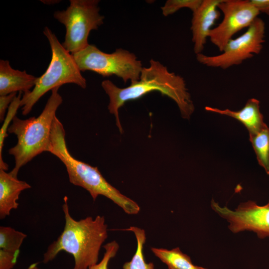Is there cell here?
Instances as JSON below:
<instances>
[{"instance_id":"obj_1","label":"cell","mask_w":269,"mask_h":269,"mask_svg":"<svg viewBox=\"0 0 269 269\" xmlns=\"http://www.w3.org/2000/svg\"><path fill=\"white\" fill-rule=\"evenodd\" d=\"M101 85L109 98V111L115 116L121 134L123 130L119 119V109L126 102L139 99L152 91H158L172 99L184 119H189L194 111L183 78L169 71L166 66L153 59L150 60L148 67L142 68L139 79L126 88H119L109 80H104Z\"/></svg>"},{"instance_id":"obj_2","label":"cell","mask_w":269,"mask_h":269,"mask_svg":"<svg viewBox=\"0 0 269 269\" xmlns=\"http://www.w3.org/2000/svg\"><path fill=\"white\" fill-rule=\"evenodd\" d=\"M63 200L64 229L47 248L42 262L47 264L52 261L64 251L73 256V269H88L98 263L100 249L108 237L105 217L97 215L76 220L70 213L67 197L65 196Z\"/></svg>"},{"instance_id":"obj_3","label":"cell","mask_w":269,"mask_h":269,"mask_svg":"<svg viewBox=\"0 0 269 269\" xmlns=\"http://www.w3.org/2000/svg\"><path fill=\"white\" fill-rule=\"evenodd\" d=\"M48 152L57 157L64 164L70 182L86 190L94 201L99 195H102L129 215L139 213L138 204L110 184L97 167L80 161L71 154L67 147L64 127L56 116L52 125Z\"/></svg>"},{"instance_id":"obj_4","label":"cell","mask_w":269,"mask_h":269,"mask_svg":"<svg viewBox=\"0 0 269 269\" xmlns=\"http://www.w3.org/2000/svg\"><path fill=\"white\" fill-rule=\"evenodd\" d=\"M59 89L58 87L51 90L44 109L37 117L22 120L15 116L8 129L7 132L16 135L17 139L16 145L8 150L15 161L9 172L16 177L21 167L37 155L48 151L52 123L63 102Z\"/></svg>"},{"instance_id":"obj_5","label":"cell","mask_w":269,"mask_h":269,"mask_svg":"<svg viewBox=\"0 0 269 269\" xmlns=\"http://www.w3.org/2000/svg\"><path fill=\"white\" fill-rule=\"evenodd\" d=\"M43 33L47 37L51 48L52 57L45 72L37 78L33 90L24 93L20 107L22 114L27 115L34 105L46 93L56 87L67 83L86 88V80L82 75L73 57L61 44L57 37L47 26Z\"/></svg>"},{"instance_id":"obj_6","label":"cell","mask_w":269,"mask_h":269,"mask_svg":"<svg viewBox=\"0 0 269 269\" xmlns=\"http://www.w3.org/2000/svg\"><path fill=\"white\" fill-rule=\"evenodd\" d=\"M99 2L98 0H70L66 9L54 13V17L66 28L62 44L71 54L87 47L91 31L103 23L104 17L100 13Z\"/></svg>"},{"instance_id":"obj_7","label":"cell","mask_w":269,"mask_h":269,"mask_svg":"<svg viewBox=\"0 0 269 269\" xmlns=\"http://www.w3.org/2000/svg\"><path fill=\"white\" fill-rule=\"evenodd\" d=\"M72 55L81 71H92L104 77L115 75L125 83L138 80L143 68L134 54L122 48L107 53L89 44Z\"/></svg>"},{"instance_id":"obj_8","label":"cell","mask_w":269,"mask_h":269,"mask_svg":"<svg viewBox=\"0 0 269 269\" xmlns=\"http://www.w3.org/2000/svg\"><path fill=\"white\" fill-rule=\"evenodd\" d=\"M265 23L257 17L240 36L231 39L221 54L214 56L196 55L198 62L207 67L226 69L242 64L259 54L265 42Z\"/></svg>"},{"instance_id":"obj_9","label":"cell","mask_w":269,"mask_h":269,"mask_svg":"<svg viewBox=\"0 0 269 269\" xmlns=\"http://www.w3.org/2000/svg\"><path fill=\"white\" fill-rule=\"evenodd\" d=\"M211 207L228 223V228L234 233L244 231L255 233L259 239L269 237V200L259 205L252 200L242 202L234 210L221 206L213 199Z\"/></svg>"},{"instance_id":"obj_10","label":"cell","mask_w":269,"mask_h":269,"mask_svg":"<svg viewBox=\"0 0 269 269\" xmlns=\"http://www.w3.org/2000/svg\"><path fill=\"white\" fill-rule=\"evenodd\" d=\"M218 8L223 18L212 29L209 38L222 52L233 36L242 29L248 28L260 12L251 0H222Z\"/></svg>"},{"instance_id":"obj_11","label":"cell","mask_w":269,"mask_h":269,"mask_svg":"<svg viewBox=\"0 0 269 269\" xmlns=\"http://www.w3.org/2000/svg\"><path fill=\"white\" fill-rule=\"evenodd\" d=\"M222 0H202L199 7L192 12L191 30L196 55L202 53L212 27L220 16L218 5Z\"/></svg>"},{"instance_id":"obj_12","label":"cell","mask_w":269,"mask_h":269,"mask_svg":"<svg viewBox=\"0 0 269 269\" xmlns=\"http://www.w3.org/2000/svg\"><path fill=\"white\" fill-rule=\"evenodd\" d=\"M31 188L26 182L20 180L10 172L0 169V219L9 216L11 210L16 209L17 201L22 191Z\"/></svg>"},{"instance_id":"obj_13","label":"cell","mask_w":269,"mask_h":269,"mask_svg":"<svg viewBox=\"0 0 269 269\" xmlns=\"http://www.w3.org/2000/svg\"><path fill=\"white\" fill-rule=\"evenodd\" d=\"M38 77L24 71L13 69L8 60H0V96L30 91Z\"/></svg>"},{"instance_id":"obj_14","label":"cell","mask_w":269,"mask_h":269,"mask_svg":"<svg viewBox=\"0 0 269 269\" xmlns=\"http://www.w3.org/2000/svg\"><path fill=\"white\" fill-rule=\"evenodd\" d=\"M205 109L237 120L246 127L249 134L256 133L267 126L264 122L263 116L260 110V101L255 98L249 99L244 107L237 111L228 109L220 110L209 106H206Z\"/></svg>"},{"instance_id":"obj_15","label":"cell","mask_w":269,"mask_h":269,"mask_svg":"<svg viewBox=\"0 0 269 269\" xmlns=\"http://www.w3.org/2000/svg\"><path fill=\"white\" fill-rule=\"evenodd\" d=\"M151 251L168 269H207L194 265L190 257L182 253L179 247L171 250L152 247Z\"/></svg>"},{"instance_id":"obj_16","label":"cell","mask_w":269,"mask_h":269,"mask_svg":"<svg viewBox=\"0 0 269 269\" xmlns=\"http://www.w3.org/2000/svg\"><path fill=\"white\" fill-rule=\"evenodd\" d=\"M249 135L258 163L269 175V128L267 126Z\"/></svg>"},{"instance_id":"obj_17","label":"cell","mask_w":269,"mask_h":269,"mask_svg":"<svg viewBox=\"0 0 269 269\" xmlns=\"http://www.w3.org/2000/svg\"><path fill=\"white\" fill-rule=\"evenodd\" d=\"M128 231L134 233L137 242L135 253L131 260L126 262L123 269H154V265L152 262L146 263L143 255V247L146 241L145 231L140 228L131 226Z\"/></svg>"},{"instance_id":"obj_18","label":"cell","mask_w":269,"mask_h":269,"mask_svg":"<svg viewBox=\"0 0 269 269\" xmlns=\"http://www.w3.org/2000/svg\"><path fill=\"white\" fill-rule=\"evenodd\" d=\"M27 235L10 227H0V249L17 252Z\"/></svg>"},{"instance_id":"obj_19","label":"cell","mask_w":269,"mask_h":269,"mask_svg":"<svg viewBox=\"0 0 269 269\" xmlns=\"http://www.w3.org/2000/svg\"><path fill=\"white\" fill-rule=\"evenodd\" d=\"M21 93L19 92L18 95L14 98L10 104L0 130V169L4 171L8 170V165L2 159V151L3 143L5 138L8 136L7 131H8V129L10 126V123L12 121L18 108L20 107V102L22 98Z\"/></svg>"},{"instance_id":"obj_20","label":"cell","mask_w":269,"mask_h":269,"mask_svg":"<svg viewBox=\"0 0 269 269\" xmlns=\"http://www.w3.org/2000/svg\"><path fill=\"white\" fill-rule=\"evenodd\" d=\"M202 0H168L161 7L165 16L172 14L183 8H188L193 12L200 5Z\"/></svg>"},{"instance_id":"obj_21","label":"cell","mask_w":269,"mask_h":269,"mask_svg":"<svg viewBox=\"0 0 269 269\" xmlns=\"http://www.w3.org/2000/svg\"><path fill=\"white\" fill-rule=\"evenodd\" d=\"M103 248L105 249V253L101 261L88 269H109V263L116 255L119 249V245L116 241H113L105 245Z\"/></svg>"},{"instance_id":"obj_22","label":"cell","mask_w":269,"mask_h":269,"mask_svg":"<svg viewBox=\"0 0 269 269\" xmlns=\"http://www.w3.org/2000/svg\"><path fill=\"white\" fill-rule=\"evenodd\" d=\"M19 251L10 252L0 249V269H12L15 265Z\"/></svg>"},{"instance_id":"obj_23","label":"cell","mask_w":269,"mask_h":269,"mask_svg":"<svg viewBox=\"0 0 269 269\" xmlns=\"http://www.w3.org/2000/svg\"><path fill=\"white\" fill-rule=\"evenodd\" d=\"M17 93H12L7 95L0 96V121L3 122L7 109L16 96Z\"/></svg>"},{"instance_id":"obj_24","label":"cell","mask_w":269,"mask_h":269,"mask_svg":"<svg viewBox=\"0 0 269 269\" xmlns=\"http://www.w3.org/2000/svg\"><path fill=\"white\" fill-rule=\"evenodd\" d=\"M251 1L260 12L269 15V0H251Z\"/></svg>"},{"instance_id":"obj_25","label":"cell","mask_w":269,"mask_h":269,"mask_svg":"<svg viewBox=\"0 0 269 269\" xmlns=\"http://www.w3.org/2000/svg\"><path fill=\"white\" fill-rule=\"evenodd\" d=\"M37 263H33L28 267L27 269H42L39 268Z\"/></svg>"}]
</instances>
